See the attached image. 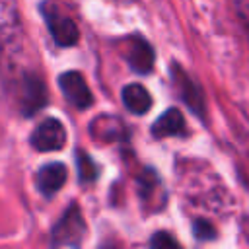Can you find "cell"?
I'll return each instance as SVG.
<instances>
[{
  "instance_id": "12",
  "label": "cell",
  "mask_w": 249,
  "mask_h": 249,
  "mask_svg": "<svg viewBox=\"0 0 249 249\" xmlns=\"http://www.w3.org/2000/svg\"><path fill=\"white\" fill-rule=\"evenodd\" d=\"M193 231H195V237L196 239H214L216 237V230L210 222L206 220H196L193 224Z\"/></svg>"
},
{
  "instance_id": "1",
  "label": "cell",
  "mask_w": 249,
  "mask_h": 249,
  "mask_svg": "<svg viewBox=\"0 0 249 249\" xmlns=\"http://www.w3.org/2000/svg\"><path fill=\"white\" fill-rule=\"evenodd\" d=\"M16 97L19 103V111L25 117L35 115L39 109L45 107L49 95H47V86L43 82V78L31 70H23L21 76L18 78L16 84Z\"/></svg>"
},
{
  "instance_id": "8",
  "label": "cell",
  "mask_w": 249,
  "mask_h": 249,
  "mask_svg": "<svg viewBox=\"0 0 249 249\" xmlns=\"http://www.w3.org/2000/svg\"><path fill=\"white\" fill-rule=\"evenodd\" d=\"M66 177H68V171H66L64 163H60V161L45 163L37 171V189L45 196H53L54 193H58L62 189V185L66 183Z\"/></svg>"
},
{
  "instance_id": "5",
  "label": "cell",
  "mask_w": 249,
  "mask_h": 249,
  "mask_svg": "<svg viewBox=\"0 0 249 249\" xmlns=\"http://www.w3.org/2000/svg\"><path fill=\"white\" fill-rule=\"evenodd\" d=\"M58 88L64 93L66 101L72 103L76 109H88L93 103V95L84 80V76L76 70H68L58 76Z\"/></svg>"
},
{
  "instance_id": "3",
  "label": "cell",
  "mask_w": 249,
  "mask_h": 249,
  "mask_svg": "<svg viewBox=\"0 0 249 249\" xmlns=\"http://www.w3.org/2000/svg\"><path fill=\"white\" fill-rule=\"evenodd\" d=\"M41 12L45 16V21H47V27L51 31V37L54 39V43L58 47H72V45L78 43L80 31H78V25L74 23L72 18L60 14L54 6H49V4H43Z\"/></svg>"
},
{
  "instance_id": "2",
  "label": "cell",
  "mask_w": 249,
  "mask_h": 249,
  "mask_svg": "<svg viewBox=\"0 0 249 249\" xmlns=\"http://www.w3.org/2000/svg\"><path fill=\"white\" fill-rule=\"evenodd\" d=\"M84 233H86V224L82 212L78 204H70L56 222V226L53 228L51 243L56 247H78L84 239Z\"/></svg>"
},
{
  "instance_id": "4",
  "label": "cell",
  "mask_w": 249,
  "mask_h": 249,
  "mask_svg": "<svg viewBox=\"0 0 249 249\" xmlns=\"http://www.w3.org/2000/svg\"><path fill=\"white\" fill-rule=\"evenodd\" d=\"M29 142H31V146L37 152H54V150H60L66 144V128H64V124L58 119L49 117V119L41 121L33 128V132L29 136Z\"/></svg>"
},
{
  "instance_id": "9",
  "label": "cell",
  "mask_w": 249,
  "mask_h": 249,
  "mask_svg": "<svg viewBox=\"0 0 249 249\" xmlns=\"http://www.w3.org/2000/svg\"><path fill=\"white\" fill-rule=\"evenodd\" d=\"M185 134V119L179 109H167L154 124H152V136L165 138V136H181Z\"/></svg>"
},
{
  "instance_id": "10",
  "label": "cell",
  "mask_w": 249,
  "mask_h": 249,
  "mask_svg": "<svg viewBox=\"0 0 249 249\" xmlns=\"http://www.w3.org/2000/svg\"><path fill=\"white\" fill-rule=\"evenodd\" d=\"M123 103L134 115H144L152 107V95L140 84H128L123 88Z\"/></svg>"
},
{
  "instance_id": "7",
  "label": "cell",
  "mask_w": 249,
  "mask_h": 249,
  "mask_svg": "<svg viewBox=\"0 0 249 249\" xmlns=\"http://www.w3.org/2000/svg\"><path fill=\"white\" fill-rule=\"evenodd\" d=\"M173 82H175V88H177L181 99L189 105V109H191L195 115L202 117V115H204V109H206V105H204V93H202V89L191 80V76L185 74L177 64L173 66Z\"/></svg>"
},
{
  "instance_id": "11",
  "label": "cell",
  "mask_w": 249,
  "mask_h": 249,
  "mask_svg": "<svg viewBox=\"0 0 249 249\" xmlns=\"http://www.w3.org/2000/svg\"><path fill=\"white\" fill-rule=\"evenodd\" d=\"M76 165H78V177L82 183H91L93 179H97V173H99L97 165L86 152H78Z\"/></svg>"
},
{
  "instance_id": "6",
  "label": "cell",
  "mask_w": 249,
  "mask_h": 249,
  "mask_svg": "<svg viewBox=\"0 0 249 249\" xmlns=\"http://www.w3.org/2000/svg\"><path fill=\"white\" fill-rule=\"evenodd\" d=\"M124 56L128 60V66L138 74H148L154 68V60H156L154 49L140 35H132L124 39Z\"/></svg>"
},
{
  "instance_id": "13",
  "label": "cell",
  "mask_w": 249,
  "mask_h": 249,
  "mask_svg": "<svg viewBox=\"0 0 249 249\" xmlns=\"http://www.w3.org/2000/svg\"><path fill=\"white\" fill-rule=\"evenodd\" d=\"M150 245L158 247V249H161V247H179V241L171 233H167V231H158V233L152 235Z\"/></svg>"
}]
</instances>
